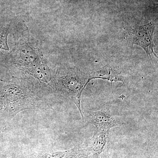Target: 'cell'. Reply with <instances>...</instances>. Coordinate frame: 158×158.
Listing matches in <instances>:
<instances>
[{
    "label": "cell",
    "mask_w": 158,
    "mask_h": 158,
    "mask_svg": "<svg viewBox=\"0 0 158 158\" xmlns=\"http://www.w3.org/2000/svg\"><path fill=\"white\" fill-rule=\"evenodd\" d=\"M7 33L6 31H0V49L9 50L7 43Z\"/></svg>",
    "instance_id": "obj_8"
},
{
    "label": "cell",
    "mask_w": 158,
    "mask_h": 158,
    "mask_svg": "<svg viewBox=\"0 0 158 158\" xmlns=\"http://www.w3.org/2000/svg\"><path fill=\"white\" fill-rule=\"evenodd\" d=\"M90 122L96 127L97 131H109L111 129L121 125V122L112 116L109 109L99 111H89Z\"/></svg>",
    "instance_id": "obj_3"
},
{
    "label": "cell",
    "mask_w": 158,
    "mask_h": 158,
    "mask_svg": "<svg viewBox=\"0 0 158 158\" xmlns=\"http://www.w3.org/2000/svg\"><path fill=\"white\" fill-rule=\"evenodd\" d=\"M35 56L34 51L29 47H25L21 51V56L25 62H33L35 59Z\"/></svg>",
    "instance_id": "obj_7"
},
{
    "label": "cell",
    "mask_w": 158,
    "mask_h": 158,
    "mask_svg": "<svg viewBox=\"0 0 158 158\" xmlns=\"http://www.w3.org/2000/svg\"><path fill=\"white\" fill-rule=\"evenodd\" d=\"M155 29L154 24L152 23H149L144 25L136 26L125 29L126 35L133 44H136L142 48L150 58L152 54L157 57L154 51L155 46L153 42V35Z\"/></svg>",
    "instance_id": "obj_1"
},
{
    "label": "cell",
    "mask_w": 158,
    "mask_h": 158,
    "mask_svg": "<svg viewBox=\"0 0 158 158\" xmlns=\"http://www.w3.org/2000/svg\"><path fill=\"white\" fill-rule=\"evenodd\" d=\"M102 79L109 80L111 82H123V78L121 73L109 66H106L99 70L94 72L89 75L88 82L92 79Z\"/></svg>",
    "instance_id": "obj_4"
},
{
    "label": "cell",
    "mask_w": 158,
    "mask_h": 158,
    "mask_svg": "<svg viewBox=\"0 0 158 158\" xmlns=\"http://www.w3.org/2000/svg\"><path fill=\"white\" fill-rule=\"evenodd\" d=\"M110 132L97 131L85 146L88 158H105L107 153Z\"/></svg>",
    "instance_id": "obj_2"
},
{
    "label": "cell",
    "mask_w": 158,
    "mask_h": 158,
    "mask_svg": "<svg viewBox=\"0 0 158 158\" xmlns=\"http://www.w3.org/2000/svg\"><path fill=\"white\" fill-rule=\"evenodd\" d=\"M34 72V76L42 81L47 83L52 79L51 71L48 66L44 64L36 66Z\"/></svg>",
    "instance_id": "obj_6"
},
{
    "label": "cell",
    "mask_w": 158,
    "mask_h": 158,
    "mask_svg": "<svg viewBox=\"0 0 158 158\" xmlns=\"http://www.w3.org/2000/svg\"><path fill=\"white\" fill-rule=\"evenodd\" d=\"M44 158H88L85 146H77L73 149L62 152H56L45 154Z\"/></svg>",
    "instance_id": "obj_5"
}]
</instances>
